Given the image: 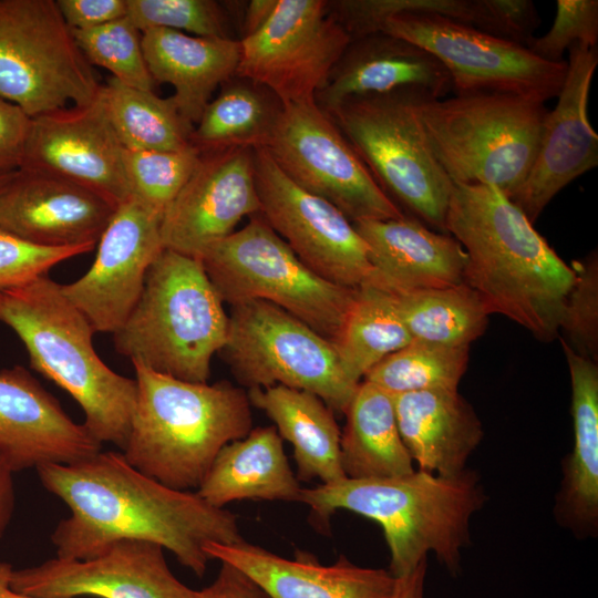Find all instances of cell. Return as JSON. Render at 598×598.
<instances>
[{
	"label": "cell",
	"mask_w": 598,
	"mask_h": 598,
	"mask_svg": "<svg viewBox=\"0 0 598 598\" xmlns=\"http://www.w3.org/2000/svg\"><path fill=\"white\" fill-rule=\"evenodd\" d=\"M136 404L126 462L178 489H197L219 451L252 429L248 393L228 381L195 383L133 363Z\"/></svg>",
	"instance_id": "4"
},
{
	"label": "cell",
	"mask_w": 598,
	"mask_h": 598,
	"mask_svg": "<svg viewBox=\"0 0 598 598\" xmlns=\"http://www.w3.org/2000/svg\"><path fill=\"white\" fill-rule=\"evenodd\" d=\"M123 151L99 93L32 117L20 169L66 179L118 207L131 198Z\"/></svg>",
	"instance_id": "18"
},
{
	"label": "cell",
	"mask_w": 598,
	"mask_h": 598,
	"mask_svg": "<svg viewBox=\"0 0 598 598\" xmlns=\"http://www.w3.org/2000/svg\"><path fill=\"white\" fill-rule=\"evenodd\" d=\"M71 30H89L126 17V0H56Z\"/></svg>",
	"instance_id": "45"
},
{
	"label": "cell",
	"mask_w": 598,
	"mask_h": 598,
	"mask_svg": "<svg viewBox=\"0 0 598 598\" xmlns=\"http://www.w3.org/2000/svg\"><path fill=\"white\" fill-rule=\"evenodd\" d=\"M161 220L128 198L115 209L104 229L90 269L75 281L61 285L64 296L95 332L113 334L137 303L147 271L164 249Z\"/></svg>",
	"instance_id": "17"
},
{
	"label": "cell",
	"mask_w": 598,
	"mask_h": 598,
	"mask_svg": "<svg viewBox=\"0 0 598 598\" xmlns=\"http://www.w3.org/2000/svg\"><path fill=\"white\" fill-rule=\"evenodd\" d=\"M402 441L417 470L454 476L483 439L482 423L457 390L392 395Z\"/></svg>",
	"instance_id": "26"
},
{
	"label": "cell",
	"mask_w": 598,
	"mask_h": 598,
	"mask_svg": "<svg viewBox=\"0 0 598 598\" xmlns=\"http://www.w3.org/2000/svg\"><path fill=\"white\" fill-rule=\"evenodd\" d=\"M142 44L153 80L174 87L171 97L193 127L217 86L236 76L240 59V41L230 38L156 28L142 32Z\"/></svg>",
	"instance_id": "28"
},
{
	"label": "cell",
	"mask_w": 598,
	"mask_h": 598,
	"mask_svg": "<svg viewBox=\"0 0 598 598\" xmlns=\"http://www.w3.org/2000/svg\"><path fill=\"white\" fill-rule=\"evenodd\" d=\"M250 404L266 413L293 448L298 480L330 484L346 478L341 432L334 412L316 394L274 385L248 390Z\"/></svg>",
	"instance_id": "30"
},
{
	"label": "cell",
	"mask_w": 598,
	"mask_h": 598,
	"mask_svg": "<svg viewBox=\"0 0 598 598\" xmlns=\"http://www.w3.org/2000/svg\"><path fill=\"white\" fill-rule=\"evenodd\" d=\"M35 470L43 487L71 512L51 535L56 557L89 559L113 542L142 539L161 545L203 577L212 560L206 543L245 540L234 513L144 475L121 451L101 450L75 463Z\"/></svg>",
	"instance_id": "1"
},
{
	"label": "cell",
	"mask_w": 598,
	"mask_h": 598,
	"mask_svg": "<svg viewBox=\"0 0 598 598\" xmlns=\"http://www.w3.org/2000/svg\"><path fill=\"white\" fill-rule=\"evenodd\" d=\"M486 499L478 474L466 468L454 476L414 470L391 478L346 477L302 488L299 503L322 523L339 509L378 523L390 551L389 571L401 578L427 559L429 553L456 575L462 549L471 540V519Z\"/></svg>",
	"instance_id": "3"
},
{
	"label": "cell",
	"mask_w": 598,
	"mask_h": 598,
	"mask_svg": "<svg viewBox=\"0 0 598 598\" xmlns=\"http://www.w3.org/2000/svg\"><path fill=\"white\" fill-rule=\"evenodd\" d=\"M90 64L107 70L113 79L140 90L153 91L142 32L126 18L89 30H72Z\"/></svg>",
	"instance_id": "38"
},
{
	"label": "cell",
	"mask_w": 598,
	"mask_h": 598,
	"mask_svg": "<svg viewBox=\"0 0 598 598\" xmlns=\"http://www.w3.org/2000/svg\"><path fill=\"white\" fill-rule=\"evenodd\" d=\"M278 0H252L249 2L244 18L243 38L257 32L274 12Z\"/></svg>",
	"instance_id": "49"
},
{
	"label": "cell",
	"mask_w": 598,
	"mask_h": 598,
	"mask_svg": "<svg viewBox=\"0 0 598 598\" xmlns=\"http://www.w3.org/2000/svg\"><path fill=\"white\" fill-rule=\"evenodd\" d=\"M204 550L243 571L269 598H391L395 586L389 570L361 567L344 556L322 565L307 551L297 550L289 559L246 540L209 542Z\"/></svg>",
	"instance_id": "23"
},
{
	"label": "cell",
	"mask_w": 598,
	"mask_h": 598,
	"mask_svg": "<svg viewBox=\"0 0 598 598\" xmlns=\"http://www.w3.org/2000/svg\"><path fill=\"white\" fill-rule=\"evenodd\" d=\"M539 24L537 9L529 0H480L473 28L525 47Z\"/></svg>",
	"instance_id": "43"
},
{
	"label": "cell",
	"mask_w": 598,
	"mask_h": 598,
	"mask_svg": "<svg viewBox=\"0 0 598 598\" xmlns=\"http://www.w3.org/2000/svg\"><path fill=\"white\" fill-rule=\"evenodd\" d=\"M12 566L0 563V598H33L13 590L10 586Z\"/></svg>",
	"instance_id": "50"
},
{
	"label": "cell",
	"mask_w": 598,
	"mask_h": 598,
	"mask_svg": "<svg viewBox=\"0 0 598 598\" xmlns=\"http://www.w3.org/2000/svg\"><path fill=\"white\" fill-rule=\"evenodd\" d=\"M413 340L448 347H470L485 331L491 316L466 283L392 292Z\"/></svg>",
	"instance_id": "35"
},
{
	"label": "cell",
	"mask_w": 598,
	"mask_h": 598,
	"mask_svg": "<svg viewBox=\"0 0 598 598\" xmlns=\"http://www.w3.org/2000/svg\"><path fill=\"white\" fill-rule=\"evenodd\" d=\"M237 79L224 83L193 128L190 143L200 153L265 147L271 136L282 104L266 87Z\"/></svg>",
	"instance_id": "32"
},
{
	"label": "cell",
	"mask_w": 598,
	"mask_h": 598,
	"mask_svg": "<svg viewBox=\"0 0 598 598\" xmlns=\"http://www.w3.org/2000/svg\"><path fill=\"white\" fill-rule=\"evenodd\" d=\"M116 208L66 179L18 169L0 192V229L43 247H95Z\"/></svg>",
	"instance_id": "21"
},
{
	"label": "cell",
	"mask_w": 598,
	"mask_h": 598,
	"mask_svg": "<svg viewBox=\"0 0 598 598\" xmlns=\"http://www.w3.org/2000/svg\"><path fill=\"white\" fill-rule=\"evenodd\" d=\"M10 586L33 598H199L171 571L164 548L142 539L113 542L89 559L54 557L12 569Z\"/></svg>",
	"instance_id": "16"
},
{
	"label": "cell",
	"mask_w": 598,
	"mask_h": 598,
	"mask_svg": "<svg viewBox=\"0 0 598 598\" xmlns=\"http://www.w3.org/2000/svg\"><path fill=\"white\" fill-rule=\"evenodd\" d=\"M231 307L220 353L243 386L307 391L333 412L344 413L359 383L346 373L331 341L267 301Z\"/></svg>",
	"instance_id": "10"
},
{
	"label": "cell",
	"mask_w": 598,
	"mask_h": 598,
	"mask_svg": "<svg viewBox=\"0 0 598 598\" xmlns=\"http://www.w3.org/2000/svg\"><path fill=\"white\" fill-rule=\"evenodd\" d=\"M571 381L574 446L563 462L554 515L575 536L598 532V367L561 341Z\"/></svg>",
	"instance_id": "27"
},
{
	"label": "cell",
	"mask_w": 598,
	"mask_h": 598,
	"mask_svg": "<svg viewBox=\"0 0 598 598\" xmlns=\"http://www.w3.org/2000/svg\"><path fill=\"white\" fill-rule=\"evenodd\" d=\"M368 248V281L391 292L445 288L464 282L466 254L450 234L414 217L352 223Z\"/></svg>",
	"instance_id": "25"
},
{
	"label": "cell",
	"mask_w": 598,
	"mask_h": 598,
	"mask_svg": "<svg viewBox=\"0 0 598 598\" xmlns=\"http://www.w3.org/2000/svg\"><path fill=\"white\" fill-rule=\"evenodd\" d=\"M259 208L252 147L200 153L195 171L162 217L163 247L202 259Z\"/></svg>",
	"instance_id": "19"
},
{
	"label": "cell",
	"mask_w": 598,
	"mask_h": 598,
	"mask_svg": "<svg viewBox=\"0 0 598 598\" xmlns=\"http://www.w3.org/2000/svg\"><path fill=\"white\" fill-rule=\"evenodd\" d=\"M466 254L464 283L537 339L559 337L576 271L499 189L453 184L445 221Z\"/></svg>",
	"instance_id": "2"
},
{
	"label": "cell",
	"mask_w": 598,
	"mask_h": 598,
	"mask_svg": "<svg viewBox=\"0 0 598 598\" xmlns=\"http://www.w3.org/2000/svg\"><path fill=\"white\" fill-rule=\"evenodd\" d=\"M224 302L200 259L163 249L141 297L113 333L115 350L157 373L207 383L228 334Z\"/></svg>",
	"instance_id": "6"
},
{
	"label": "cell",
	"mask_w": 598,
	"mask_h": 598,
	"mask_svg": "<svg viewBox=\"0 0 598 598\" xmlns=\"http://www.w3.org/2000/svg\"><path fill=\"white\" fill-rule=\"evenodd\" d=\"M0 322L24 344L30 365L81 406L92 436L124 450L136 404L135 379L117 374L97 355L86 317L48 274L0 291Z\"/></svg>",
	"instance_id": "5"
},
{
	"label": "cell",
	"mask_w": 598,
	"mask_h": 598,
	"mask_svg": "<svg viewBox=\"0 0 598 598\" xmlns=\"http://www.w3.org/2000/svg\"><path fill=\"white\" fill-rule=\"evenodd\" d=\"M598 1L558 0L550 30L540 38H533L525 45L534 55L548 62H561L563 54L573 44L582 43L597 48Z\"/></svg>",
	"instance_id": "41"
},
{
	"label": "cell",
	"mask_w": 598,
	"mask_h": 598,
	"mask_svg": "<svg viewBox=\"0 0 598 598\" xmlns=\"http://www.w3.org/2000/svg\"><path fill=\"white\" fill-rule=\"evenodd\" d=\"M568 52L565 81L545 117L534 163L509 198L533 224L555 195L598 164V135L587 111L598 51L576 43Z\"/></svg>",
	"instance_id": "20"
},
{
	"label": "cell",
	"mask_w": 598,
	"mask_h": 598,
	"mask_svg": "<svg viewBox=\"0 0 598 598\" xmlns=\"http://www.w3.org/2000/svg\"><path fill=\"white\" fill-rule=\"evenodd\" d=\"M344 414L340 446L346 477L391 478L415 470L399 432L391 394L362 380Z\"/></svg>",
	"instance_id": "31"
},
{
	"label": "cell",
	"mask_w": 598,
	"mask_h": 598,
	"mask_svg": "<svg viewBox=\"0 0 598 598\" xmlns=\"http://www.w3.org/2000/svg\"><path fill=\"white\" fill-rule=\"evenodd\" d=\"M411 341L393 293L367 281L355 288L333 344L348 377L360 383L380 361Z\"/></svg>",
	"instance_id": "33"
},
{
	"label": "cell",
	"mask_w": 598,
	"mask_h": 598,
	"mask_svg": "<svg viewBox=\"0 0 598 598\" xmlns=\"http://www.w3.org/2000/svg\"><path fill=\"white\" fill-rule=\"evenodd\" d=\"M265 147L292 182L352 223L405 216L316 101L282 105Z\"/></svg>",
	"instance_id": "12"
},
{
	"label": "cell",
	"mask_w": 598,
	"mask_h": 598,
	"mask_svg": "<svg viewBox=\"0 0 598 598\" xmlns=\"http://www.w3.org/2000/svg\"><path fill=\"white\" fill-rule=\"evenodd\" d=\"M32 117L0 97V173L20 169Z\"/></svg>",
	"instance_id": "44"
},
{
	"label": "cell",
	"mask_w": 598,
	"mask_h": 598,
	"mask_svg": "<svg viewBox=\"0 0 598 598\" xmlns=\"http://www.w3.org/2000/svg\"><path fill=\"white\" fill-rule=\"evenodd\" d=\"M470 347H448L413 340L391 353L363 378L391 395L457 390L466 371Z\"/></svg>",
	"instance_id": "36"
},
{
	"label": "cell",
	"mask_w": 598,
	"mask_h": 598,
	"mask_svg": "<svg viewBox=\"0 0 598 598\" xmlns=\"http://www.w3.org/2000/svg\"><path fill=\"white\" fill-rule=\"evenodd\" d=\"M199 598H269L247 575L236 567L220 563L214 581L199 590Z\"/></svg>",
	"instance_id": "46"
},
{
	"label": "cell",
	"mask_w": 598,
	"mask_h": 598,
	"mask_svg": "<svg viewBox=\"0 0 598 598\" xmlns=\"http://www.w3.org/2000/svg\"><path fill=\"white\" fill-rule=\"evenodd\" d=\"M94 246L43 247L0 229V291L24 285L63 260L91 251Z\"/></svg>",
	"instance_id": "42"
},
{
	"label": "cell",
	"mask_w": 598,
	"mask_h": 598,
	"mask_svg": "<svg viewBox=\"0 0 598 598\" xmlns=\"http://www.w3.org/2000/svg\"><path fill=\"white\" fill-rule=\"evenodd\" d=\"M126 18L141 31L169 29L196 37L229 38L220 4L213 0H126Z\"/></svg>",
	"instance_id": "39"
},
{
	"label": "cell",
	"mask_w": 598,
	"mask_h": 598,
	"mask_svg": "<svg viewBox=\"0 0 598 598\" xmlns=\"http://www.w3.org/2000/svg\"><path fill=\"white\" fill-rule=\"evenodd\" d=\"M102 450L24 368L0 370V452L14 472L71 464Z\"/></svg>",
	"instance_id": "22"
},
{
	"label": "cell",
	"mask_w": 598,
	"mask_h": 598,
	"mask_svg": "<svg viewBox=\"0 0 598 598\" xmlns=\"http://www.w3.org/2000/svg\"><path fill=\"white\" fill-rule=\"evenodd\" d=\"M398 91L443 99L453 86L444 65L429 51L380 32L350 42L316 103L330 113L351 97Z\"/></svg>",
	"instance_id": "24"
},
{
	"label": "cell",
	"mask_w": 598,
	"mask_h": 598,
	"mask_svg": "<svg viewBox=\"0 0 598 598\" xmlns=\"http://www.w3.org/2000/svg\"><path fill=\"white\" fill-rule=\"evenodd\" d=\"M259 214L311 270L347 288H359L372 274L368 248L336 206L292 182L266 147L254 148Z\"/></svg>",
	"instance_id": "15"
},
{
	"label": "cell",
	"mask_w": 598,
	"mask_h": 598,
	"mask_svg": "<svg viewBox=\"0 0 598 598\" xmlns=\"http://www.w3.org/2000/svg\"><path fill=\"white\" fill-rule=\"evenodd\" d=\"M14 172L10 173H0V192L3 189V187L7 185V183L10 181Z\"/></svg>",
	"instance_id": "51"
},
{
	"label": "cell",
	"mask_w": 598,
	"mask_h": 598,
	"mask_svg": "<svg viewBox=\"0 0 598 598\" xmlns=\"http://www.w3.org/2000/svg\"><path fill=\"white\" fill-rule=\"evenodd\" d=\"M299 480L290 468L283 440L275 426H259L226 444L196 493L224 508L241 499L299 502Z\"/></svg>",
	"instance_id": "29"
},
{
	"label": "cell",
	"mask_w": 598,
	"mask_h": 598,
	"mask_svg": "<svg viewBox=\"0 0 598 598\" xmlns=\"http://www.w3.org/2000/svg\"><path fill=\"white\" fill-rule=\"evenodd\" d=\"M200 260L224 303L267 301L332 343L354 298L355 289L311 270L258 215L212 246Z\"/></svg>",
	"instance_id": "9"
},
{
	"label": "cell",
	"mask_w": 598,
	"mask_h": 598,
	"mask_svg": "<svg viewBox=\"0 0 598 598\" xmlns=\"http://www.w3.org/2000/svg\"><path fill=\"white\" fill-rule=\"evenodd\" d=\"M100 95L110 123L126 150L181 151L192 146L193 126L169 96L127 86L110 78Z\"/></svg>",
	"instance_id": "34"
},
{
	"label": "cell",
	"mask_w": 598,
	"mask_h": 598,
	"mask_svg": "<svg viewBox=\"0 0 598 598\" xmlns=\"http://www.w3.org/2000/svg\"><path fill=\"white\" fill-rule=\"evenodd\" d=\"M381 32L433 54L450 74L454 94L507 93L546 102L565 81L567 62H548L527 48L427 12L388 18Z\"/></svg>",
	"instance_id": "13"
},
{
	"label": "cell",
	"mask_w": 598,
	"mask_h": 598,
	"mask_svg": "<svg viewBox=\"0 0 598 598\" xmlns=\"http://www.w3.org/2000/svg\"><path fill=\"white\" fill-rule=\"evenodd\" d=\"M56 0H0V97L35 117L100 93Z\"/></svg>",
	"instance_id": "11"
},
{
	"label": "cell",
	"mask_w": 598,
	"mask_h": 598,
	"mask_svg": "<svg viewBox=\"0 0 598 598\" xmlns=\"http://www.w3.org/2000/svg\"><path fill=\"white\" fill-rule=\"evenodd\" d=\"M427 570V559L401 578H395V586L391 598H424V587Z\"/></svg>",
	"instance_id": "48"
},
{
	"label": "cell",
	"mask_w": 598,
	"mask_h": 598,
	"mask_svg": "<svg viewBox=\"0 0 598 598\" xmlns=\"http://www.w3.org/2000/svg\"><path fill=\"white\" fill-rule=\"evenodd\" d=\"M575 283L567 297L559 333L576 353L597 362L598 354V264L597 255L574 262Z\"/></svg>",
	"instance_id": "40"
},
{
	"label": "cell",
	"mask_w": 598,
	"mask_h": 598,
	"mask_svg": "<svg viewBox=\"0 0 598 598\" xmlns=\"http://www.w3.org/2000/svg\"><path fill=\"white\" fill-rule=\"evenodd\" d=\"M547 112L543 101L507 93L419 104L430 148L452 183L493 186L508 198L530 171Z\"/></svg>",
	"instance_id": "7"
},
{
	"label": "cell",
	"mask_w": 598,
	"mask_h": 598,
	"mask_svg": "<svg viewBox=\"0 0 598 598\" xmlns=\"http://www.w3.org/2000/svg\"><path fill=\"white\" fill-rule=\"evenodd\" d=\"M424 99L431 97L416 91L355 96L328 114L384 193L425 226L447 234L453 183L427 143L419 114Z\"/></svg>",
	"instance_id": "8"
},
{
	"label": "cell",
	"mask_w": 598,
	"mask_h": 598,
	"mask_svg": "<svg viewBox=\"0 0 598 598\" xmlns=\"http://www.w3.org/2000/svg\"><path fill=\"white\" fill-rule=\"evenodd\" d=\"M199 158L200 152L193 145L181 151L124 148L123 164L131 197L162 218Z\"/></svg>",
	"instance_id": "37"
},
{
	"label": "cell",
	"mask_w": 598,
	"mask_h": 598,
	"mask_svg": "<svg viewBox=\"0 0 598 598\" xmlns=\"http://www.w3.org/2000/svg\"><path fill=\"white\" fill-rule=\"evenodd\" d=\"M240 41L236 76L269 90L282 105L316 95L351 42L323 0H278L266 23Z\"/></svg>",
	"instance_id": "14"
},
{
	"label": "cell",
	"mask_w": 598,
	"mask_h": 598,
	"mask_svg": "<svg viewBox=\"0 0 598 598\" xmlns=\"http://www.w3.org/2000/svg\"><path fill=\"white\" fill-rule=\"evenodd\" d=\"M11 465L0 452V536L9 525L14 511V485Z\"/></svg>",
	"instance_id": "47"
}]
</instances>
